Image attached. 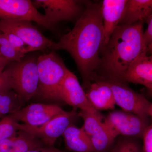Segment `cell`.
I'll list each match as a JSON object with an SVG mask.
<instances>
[{"label": "cell", "instance_id": "cell-1", "mask_svg": "<svg viewBox=\"0 0 152 152\" xmlns=\"http://www.w3.org/2000/svg\"><path fill=\"white\" fill-rule=\"evenodd\" d=\"M103 41V26L101 2H86L85 10L69 32L54 42L52 51L64 50L75 62L88 88L94 81L101 63Z\"/></svg>", "mask_w": 152, "mask_h": 152}, {"label": "cell", "instance_id": "cell-2", "mask_svg": "<svg viewBox=\"0 0 152 152\" xmlns=\"http://www.w3.org/2000/svg\"><path fill=\"white\" fill-rule=\"evenodd\" d=\"M144 35L143 24L118 25L101 53L100 64L94 81L125 82L130 67L139 58L147 55Z\"/></svg>", "mask_w": 152, "mask_h": 152}, {"label": "cell", "instance_id": "cell-3", "mask_svg": "<svg viewBox=\"0 0 152 152\" xmlns=\"http://www.w3.org/2000/svg\"><path fill=\"white\" fill-rule=\"evenodd\" d=\"M39 85L36 96L48 101H61L59 88L69 69L62 59L52 51L38 57Z\"/></svg>", "mask_w": 152, "mask_h": 152}, {"label": "cell", "instance_id": "cell-4", "mask_svg": "<svg viewBox=\"0 0 152 152\" xmlns=\"http://www.w3.org/2000/svg\"><path fill=\"white\" fill-rule=\"evenodd\" d=\"M38 57L25 56L18 61L10 62L4 71L10 79L12 90L25 102L35 96L37 91Z\"/></svg>", "mask_w": 152, "mask_h": 152}, {"label": "cell", "instance_id": "cell-5", "mask_svg": "<svg viewBox=\"0 0 152 152\" xmlns=\"http://www.w3.org/2000/svg\"><path fill=\"white\" fill-rule=\"evenodd\" d=\"M104 122L115 138L120 136L142 138L150 125L148 118L123 110L110 112Z\"/></svg>", "mask_w": 152, "mask_h": 152}, {"label": "cell", "instance_id": "cell-6", "mask_svg": "<svg viewBox=\"0 0 152 152\" xmlns=\"http://www.w3.org/2000/svg\"><path fill=\"white\" fill-rule=\"evenodd\" d=\"M32 1L36 8L43 9L45 17L53 27L60 22L77 20L86 8V1L35 0Z\"/></svg>", "mask_w": 152, "mask_h": 152}, {"label": "cell", "instance_id": "cell-7", "mask_svg": "<svg viewBox=\"0 0 152 152\" xmlns=\"http://www.w3.org/2000/svg\"><path fill=\"white\" fill-rule=\"evenodd\" d=\"M101 80L104 81L108 85L113 94L115 104L123 111L145 118L149 117V110L152 103L144 95L133 91L125 82L113 80Z\"/></svg>", "mask_w": 152, "mask_h": 152}, {"label": "cell", "instance_id": "cell-8", "mask_svg": "<svg viewBox=\"0 0 152 152\" xmlns=\"http://www.w3.org/2000/svg\"><path fill=\"white\" fill-rule=\"evenodd\" d=\"M76 110L73 108L70 111H65L41 126L33 127L18 123V128L19 130L26 131L35 136L47 146L54 147L57 139L63 135L66 129L79 117Z\"/></svg>", "mask_w": 152, "mask_h": 152}, {"label": "cell", "instance_id": "cell-9", "mask_svg": "<svg viewBox=\"0 0 152 152\" xmlns=\"http://www.w3.org/2000/svg\"><path fill=\"white\" fill-rule=\"evenodd\" d=\"M15 34L28 46L27 53L51 48L54 42L49 39L28 21L0 20V32Z\"/></svg>", "mask_w": 152, "mask_h": 152}, {"label": "cell", "instance_id": "cell-10", "mask_svg": "<svg viewBox=\"0 0 152 152\" xmlns=\"http://www.w3.org/2000/svg\"><path fill=\"white\" fill-rule=\"evenodd\" d=\"M0 20L34 21L47 29L53 28L30 0H0Z\"/></svg>", "mask_w": 152, "mask_h": 152}, {"label": "cell", "instance_id": "cell-11", "mask_svg": "<svg viewBox=\"0 0 152 152\" xmlns=\"http://www.w3.org/2000/svg\"><path fill=\"white\" fill-rule=\"evenodd\" d=\"M65 111L56 104L32 103L10 115L17 122L33 127L41 126Z\"/></svg>", "mask_w": 152, "mask_h": 152}, {"label": "cell", "instance_id": "cell-12", "mask_svg": "<svg viewBox=\"0 0 152 152\" xmlns=\"http://www.w3.org/2000/svg\"><path fill=\"white\" fill-rule=\"evenodd\" d=\"M59 92L61 101L72 106L74 109L90 113L99 112L90 103L77 78L69 70L61 83Z\"/></svg>", "mask_w": 152, "mask_h": 152}, {"label": "cell", "instance_id": "cell-13", "mask_svg": "<svg viewBox=\"0 0 152 152\" xmlns=\"http://www.w3.org/2000/svg\"><path fill=\"white\" fill-rule=\"evenodd\" d=\"M127 1L128 0H104L101 2V13L103 26L102 52L114 31L118 26Z\"/></svg>", "mask_w": 152, "mask_h": 152}, {"label": "cell", "instance_id": "cell-14", "mask_svg": "<svg viewBox=\"0 0 152 152\" xmlns=\"http://www.w3.org/2000/svg\"><path fill=\"white\" fill-rule=\"evenodd\" d=\"M90 103L96 110H113L115 103L113 91L104 81H95L91 84L86 93Z\"/></svg>", "mask_w": 152, "mask_h": 152}, {"label": "cell", "instance_id": "cell-15", "mask_svg": "<svg viewBox=\"0 0 152 152\" xmlns=\"http://www.w3.org/2000/svg\"><path fill=\"white\" fill-rule=\"evenodd\" d=\"M46 146L35 136L20 130L15 135L0 142V152H27Z\"/></svg>", "mask_w": 152, "mask_h": 152}, {"label": "cell", "instance_id": "cell-16", "mask_svg": "<svg viewBox=\"0 0 152 152\" xmlns=\"http://www.w3.org/2000/svg\"><path fill=\"white\" fill-rule=\"evenodd\" d=\"M126 83L152 87V55H144L136 60L128 70L124 77Z\"/></svg>", "mask_w": 152, "mask_h": 152}, {"label": "cell", "instance_id": "cell-17", "mask_svg": "<svg viewBox=\"0 0 152 152\" xmlns=\"http://www.w3.org/2000/svg\"><path fill=\"white\" fill-rule=\"evenodd\" d=\"M152 14V0H128L119 25L144 24Z\"/></svg>", "mask_w": 152, "mask_h": 152}, {"label": "cell", "instance_id": "cell-18", "mask_svg": "<svg viewBox=\"0 0 152 152\" xmlns=\"http://www.w3.org/2000/svg\"><path fill=\"white\" fill-rule=\"evenodd\" d=\"M66 148L73 152H94L90 137L81 128L72 124L62 135Z\"/></svg>", "mask_w": 152, "mask_h": 152}, {"label": "cell", "instance_id": "cell-19", "mask_svg": "<svg viewBox=\"0 0 152 152\" xmlns=\"http://www.w3.org/2000/svg\"><path fill=\"white\" fill-rule=\"evenodd\" d=\"M90 138L94 152H110L116 139L104 122L100 127Z\"/></svg>", "mask_w": 152, "mask_h": 152}, {"label": "cell", "instance_id": "cell-20", "mask_svg": "<svg viewBox=\"0 0 152 152\" xmlns=\"http://www.w3.org/2000/svg\"><path fill=\"white\" fill-rule=\"evenodd\" d=\"M24 102L13 90L0 93V119L20 110Z\"/></svg>", "mask_w": 152, "mask_h": 152}, {"label": "cell", "instance_id": "cell-21", "mask_svg": "<svg viewBox=\"0 0 152 152\" xmlns=\"http://www.w3.org/2000/svg\"><path fill=\"white\" fill-rule=\"evenodd\" d=\"M78 116L83 120L84 124L82 127L89 137L96 132L104 123L103 117L99 112L93 113L80 110Z\"/></svg>", "mask_w": 152, "mask_h": 152}, {"label": "cell", "instance_id": "cell-22", "mask_svg": "<svg viewBox=\"0 0 152 152\" xmlns=\"http://www.w3.org/2000/svg\"><path fill=\"white\" fill-rule=\"evenodd\" d=\"M0 56L10 62L18 61L26 55L18 51L9 42L5 35L0 34Z\"/></svg>", "mask_w": 152, "mask_h": 152}, {"label": "cell", "instance_id": "cell-23", "mask_svg": "<svg viewBox=\"0 0 152 152\" xmlns=\"http://www.w3.org/2000/svg\"><path fill=\"white\" fill-rule=\"evenodd\" d=\"M110 152H143V149L134 138L124 137L114 143Z\"/></svg>", "mask_w": 152, "mask_h": 152}, {"label": "cell", "instance_id": "cell-24", "mask_svg": "<svg viewBox=\"0 0 152 152\" xmlns=\"http://www.w3.org/2000/svg\"><path fill=\"white\" fill-rule=\"evenodd\" d=\"M18 123L10 115L0 119V142L16 134Z\"/></svg>", "mask_w": 152, "mask_h": 152}, {"label": "cell", "instance_id": "cell-25", "mask_svg": "<svg viewBox=\"0 0 152 152\" xmlns=\"http://www.w3.org/2000/svg\"><path fill=\"white\" fill-rule=\"evenodd\" d=\"M2 34L5 35L9 42L17 50L24 55L27 53L28 46L20 38L10 32H7Z\"/></svg>", "mask_w": 152, "mask_h": 152}, {"label": "cell", "instance_id": "cell-26", "mask_svg": "<svg viewBox=\"0 0 152 152\" xmlns=\"http://www.w3.org/2000/svg\"><path fill=\"white\" fill-rule=\"evenodd\" d=\"M142 138L143 141V152H152V124L146 129Z\"/></svg>", "mask_w": 152, "mask_h": 152}, {"label": "cell", "instance_id": "cell-27", "mask_svg": "<svg viewBox=\"0 0 152 152\" xmlns=\"http://www.w3.org/2000/svg\"><path fill=\"white\" fill-rule=\"evenodd\" d=\"M12 90L11 84L8 77L4 72L0 73V93Z\"/></svg>", "mask_w": 152, "mask_h": 152}, {"label": "cell", "instance_id": "cell-28", "mask_svg": "<svg viewBox=\"0 0 152 152\" xmlns=\"http://www.w3.org/2000/svg\"><path fill=\"white\" fill-rule=\"evenodd\" d=\"M148 27L145 31L144 32V40L147 46L152 42V14L146 22Z\"/></svg>", "mask_w": 152, "mask_h": 152}, {"label": "cell", "instance_id": "cell-29", "mask_svg": "<svg viewBox=\"0 0 152 152\" xmlns=\"http://www.w3.org/2000/svg\"><path fill=\"white\" fill-rule=\"evenodd\" d=\"M27 152H65L54 147L46 146Z\"/></svg>", "mask_w": 152, "mask_h": 152}, {"label": "cell", "instance_id": "cell-30", "mask_svg": "<svg viewBox=\"0 0 152 152\" xmlns=\"http://www.w3.org/2000/svg\"><path fill=\"white\" fill-rule=\"evenodd\" d=\"M10 62L4 57L0 56V73L3 72Z\"/></svg>", "mask_w": 152, "mask_h": 152}, {"label": "cell", "instance_id": "cell-31", "mask_svg": "<svg viewBox=\"0 0 152 152\" xmlns=\"http://www.w3.org/2000/svg\"><path fill=\"white\" fill-rule=\"evenodd\" d=\"M148 54L152 55V42L148 47L147 55Z\"/></svg>", "mask_w": 152, "mask_h": 152}, {"label": "cell", "instance_id": "cell-32", "mask_svg": "<svg viewBox=\"0 0 152 152\" xmlns=\"http://www.w3.org/2000/svg\"><path fill=\"white\" fill-rule=\"evenodd\" d=\"M147 89V90H148V94L151 96L152 97V87H150V88Z\"/></svg>", "mask_w": 152, "mask_h": 152}, {"label": "cell", "instance_id": "cell-33", "mask_svg": "<svg viewBox=\"0 0 152 152\" xmlns=\"http://www.w3.org/2000/svg\"><path fill=\"white\" fill-rule=\"evenodd\" d=\"M149 117H151V118L152 119V103L151 104L149 110Z\"/></svg>", "mask_w": 152, "mask_h": 152}, {"label": "cell", "instance_id": "cell-34", "mask_svg": "<svg viewBox=\"0 0 152 152\" xmlns=\"http://www.w3.org/2000/svg\"><path fill=\"white\" fill-rule=\"evenodd\" d=\"M0 34H1V32H0Z\"/></svg>", "mask_w": 152, "mask_h": 152}]
</instances>
